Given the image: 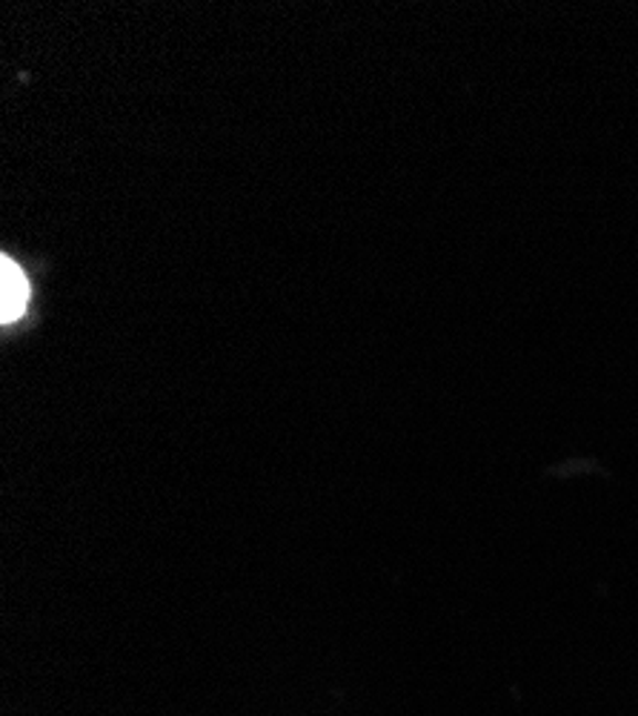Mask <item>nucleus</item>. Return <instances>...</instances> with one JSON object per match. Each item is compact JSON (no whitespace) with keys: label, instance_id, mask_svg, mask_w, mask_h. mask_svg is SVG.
Segmentation results:
<instances>
[{"label":"nucleus","instance_id":"obj_1","mask_svg":"<svg viewBox=\"0 0 638 716\" xmlns=\"http://www.w3.org/2000/svg\"><path fill=\"white\" fill-rule=\"evenodd\" d=\"M29 302V278L18 261H12L9 255L0 259V322L9 324L18 316H23Z\"/></svg>","mask_w":638,"mask_h":716}]
</instances>
